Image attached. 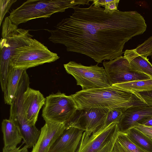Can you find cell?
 Instances as JSON below:
<instances>
[{
	"instance_id": "6da1fadb",
	"label": "cell",
	"mask_w": 152,
	"mask_h": 152,
	"mask_svg": "<svg viewBox=\"0 0 152 152\" xmlns=\"http://www.w3.org/2000/svg\"><path fill=\"white\" fill-rule=\"evenodd\" d=\"M79 5L63 19L54 29H45L51 34L49 40L65 45L67 51L84 54L98 63L121 56L125 44L143 34L147 25L136 11L106 13L104 8L93 4L88 7Z\"/></svg>"
},
{
	"instance_id": "7a4b0ae2",
	"label": "cell",
	"mask_w": 152,
	"mask_h": 152,
	"mask_svg": "<svg viewBox=\"0 0 152 152\" xmlns=\"http://www.w3.org/2000/svg\"><path fill=\"white\" fill-rule=\"evenodd\" d=\"M78 109L91 108H129L147 105L137 93L112 85L110 87L81 90L71 95Z\"/></svg>"
},
{
	"instance_id": "3957f363",
	"label": "cell",
	"mask_w": 152,
	"mask_h": 152,
	"mask_svg": "<svg viewBox=\"0 0 152 152\" xmlns=\"http://www.w3.org/2000/svg\"><path fill=\"white\" fill-rule=\"evenodd\" d=\"M90 0H29L13 9L8 18L17 25L39 18H46L53 14L82 5H90Z\"/></svg>"
},
{
	"instance_id": "277c9868",
	"label": "cell",
	"mask_w": 152,
	"mask_h": 152,
	"mask_svg": "<svg viewBox=\"0 0 152 152\" xmlns=\"http://www.w3.org/2000/svg\"><path fill=\"white\" fill-rule=\"evenodd\" d=\"M0 41V81L2 91L5 89L10 72L13 67L11 59L15 50L30 42L33 36L28 30L18 28L8 17L3 23Z\"/></svg>"
},
{
	"instance_id": "5b68a950",
	"label": "cell",
	"mask_w": 152,
	"mask_h": 152,
	"mask_svg": "<svg viewBox=\"0 0 152 152\" xmlns=\"http://www.w3.org/2000/svg\"><path fill=\"white\" fill-rule=\"evenodd\" d=\"M60 58L47 47L34 39L15 50L11 59L13 68L26 70L46 63L54 62Z\"/></svg>"
},
{
	"instance_id": "8992f818",
	"label": "cell",
	"mask_w": 152,
	"mask_h": 152,
	"mask_svg": "<svg viewBox=\"0 0 152 152\" xmlns=\"http://www.w3.org/2000/svg\"><path fill=\"white\" fill-rule=\"evenodd\" d=\"M78 109L71 95L67 96L59 91L46 97L42 116L45 122L65 125L72 120Z\"/></svg>"
},
{
	"instance_id": "52a82bcc",
	"label": "cell",
	"mask_w": 152,
	"mask_h": 152,
	"mask_svg": "<svg viewBox=\"0 0 152 152\" xmlns=\"http://www.w3.org/2000/svg\"><path fill=\"white\" fill-rule=\"evenodd\" d=\"M64 66L66 72L75 79L77 85L81 87L82 90L111 86L104 68L99 66L97 64L87 66L72 61Z\"/></svg>"
},
{
	"instance_id": "ba28073f",
	"label": "cell",
	"mask_w": 152,
	"mask_h": 152,
	"mask_svg": "<svg viewBox=\"0 0 152 152\" xmlns=\"http://www.w3.org/2000/svg\"><path fill=\"white\" fill-rule=\"evenodd\" d=\"M118 131V123H113L94 132L84 131L75 152H113Z\"/></svg>"
},
{
	"instance_id": "9c48e42d",
	"label": "cell",
	"mask_w": 152,
	"mask_h": 152,
	"mask_svg": "<svg viewBox=\"0 0 152 152\" xmlns=\"http://www.w3.org/2000/svg\"><path fill=\"white\" fill-rule=\"evenodd\" d=\"M45 100L46 98L39 90L29 87L19 101L15 117L12 120H24L35 125L39 111Z\"/></svg>"
},
{
	"instance_id": "30bf717a",
	"label": "cell",
	"mask_w": 152,
	"mask_h": 152,
	"mask_svg": "<svg viewBox=\"0 0 152 152\" xmlns=\"http://www.w3.org/2000/svg\"><path fill=\"white\" fill-rule=\"evenodd\" d=\"M107 108H91L78 109L65 126H72L84 131L93 132L105 126Z\"/></svg>"
},
{
	"instance_id": "8fae6325",
	"label": "cell",
	"mask_w": 152,
	"mask_h": 152,
	"mask_svg": "<svg viewBox=\"0 0 152 152\" xmlns=\"http://www.w3.org/2000/svg\"><path fill=\"white\" fill-rule=\"evenodd\" d=\"M152 117V105L133 106L127 108L118 123L119 131L125 132Z\"/></svg>"
},
{
	"instance_id": "7c38bea8",
	"label": "cell",
	"mask_w": 152,
	"mask_h": 152,
	"mask_svg": "<svg viewBox=\"0 0 152 152\" xmlns=\"http://www.w3.org/2000/svg\"><path fill=\"white\" fill-rule=\"evenodd\" d=\"M65 129V125L63 123L45 122L31 152H48Z\"/></svg>"
},
{
	"instance_id": "4fadbf2b",
	"label": "cell",
	"mask_w": 152,
	"mask_h": 152,
	"mask_svg": "<svg viewBox=\"0 0 152 152\" xmlns=\"http://www.w3.org/2000/svg\"><path fill=\"white\" fill-rule=\"evenodd\" d=\"M84 131L72 126L65 127L48 152H75Z\"/></svg>"
},
{
	"instance_id": "5bb4252c",
	"label": "cell",
	"mask_w": 152,
	"mask_h": 152,
	"mask_svg": "<svg viewBox=\"0 0 152 152\" xmlns=\"http://www.w3.org/2000/svg\"><path fill=\"white\" fill-rule=\"evenodd\" d=\"M124 53L132 70L144 73L152 79V64L147 57L139 55L134 49L126 50Z\"/></svg>"
},
{
	"instance_id": "9a60e30c",
	"label": "cell",
	"mask_w": 152,
	"mask_h": 152,
	"mask_svg": "<svg viewBox=\"0 0 152 152\" xmlns=\"http://www.w3.org/2000/svg\"><path fill=\"white\" fill-rule=\"evenodd\" d=\"M4 147L13 148L17 147L23 139L14 121L11 119L3 120L1 123Z\"/></svg>"
},
{
	"instance_id": "2e32d148",
	"label": "cell",
	"mask_w": 152,
	"mask_h": 152,
	"mask_svg": "<svg viewBox=\"0 0 152 152\" xmlns=\"http://www.w3.org/2000/svg\"><path fill=\"white\" fill-rule=\"evenodd\" d=\"M24 70L13 67L11 69L4 92L5 104L11 105Z\"/></svg>"
},
{
	"instance_id": "e0dca14e",
	"label": "cell",
	"mask_w": 152,
	"mask_h": 152,
	"mask_svg": "<svg viewBox=\"0 0 152 152\" xmlns=\"http://www.w3.org/2000/svg\"><path fill=\"white\" fill-rule=\"evenodd\" d=\"M126 132L130 140L136 145L148 152H152V138L135 127Z\"/></svg>"
},
{
	"instance_id": "ac0fdd59",
	"label": "cell",
	"mask_w": 152,
	"mask_h": 152,
	"mask_svg": "<svg viewBox=\"0 0 152 152\" xmlns=\"http://www.w3.org/2000/svg\"><path fill=\"white\" fill-rule=\"evenodd\" d=\"M113 152H148L133 143L126 132L118 131Z\"/></svg>"
},
{
	"instance_id": "d6986e66",
	"label": "cell",
	"mask_w": 152,
	"mask_h": 152,
	"mask_svg": "<svg viewBox=\"0 0 152 152\" xmlns=\"http://www.w3.org/2000/svg\"><path fill=\"white\" fill-rule=\"evenodd\" d=\"M29 79L28 75L26 70H25L20 80L14 98L10 105L9 119H13L15 118L19 101L24 93L29 87Z\"/></svg>"
},
{
	"instance_id": "ffe728a7",
	"label": "cell",
	"mask_w": 152,
	"mask_h": 152,
	"mask_svg": "<svg viewBox=\"0 0 152 152\" xmlns=\"http://www.w3.org/2000/svg\"><path fill=\"white\" fill-rule=\"evenodd\" d=\"M113 85L133 93L147 91L152 90V79L122 83Z\"/></svg>"
},
{
	"instance_id": "44dd1931",
	"label": "cell",
	"mask_w": 152,
	"mask_h": 152,
	"mask_svg": "<svg viewBox=\"0 0 152 152\" xmlns=\"http://www.w3.org/2000/svg\"><path fill=\"white\" fill-rule=\"evenodd\" d=\"M128 108L117 107L110 109L107 114L104 126L113 123H118L124 113Z\"/></svg>"
},
{
	"instance_id": "7402d4cb",
	"label": "cell",
	"mask_w": 152,
	"mask_h": 152,
	"mask_svg": "<svg viewBox=\"0 0 152 152\" xmlns=\"http://www.w3.org/2000/svg\"><path fill=\"white\" fill-rule=\"evenodd\" d=\"M140 55L145 57L152 54V36L134 49Z\"/></svg>"
},
{
	"instance_id": "603a6c76",
	"label": "cell",
	"mask_w": 152,
	"mask_h": 152,
	"mask_svg": "<svg viewBox=\"0 0 152 152\" xmlns=\"http://www.w3.org/2000/svg\"><path fill=\"white\" fill-rule=\"evenodd\" d=\"M17 1L16 0H0V25L7 13L9 12L11 6Z\"/></svg>"
},
{
	"instance_id": "cb8c5ba5",
	"label": "cell",
	"mask_w": 152,
	"mask_h": 152,
	"mask_svg": "<svg viewBox=\"0 0 152 152\" xmlns=\"http://www.w3.org/2000/svg\"><path fill=\"white\" fill-rule=\"evenodd\" d=\"M120 0H112L104 6V11L106 13H113L118 10V4Z\"/></svg>"
},
{
	"instance_id": "d4e9b609",
	"label": "cell",
	"mask_w": 152,
	"mask_h": 152,
	"mask_svg": "<svg viewBox=\"0 0 152 152\" xmlns=\"http://www.w3.org/2000/svg\"><path fill=\"white\" fill-rule=\"evenodd\" d=\"M137 93L147 104L152 105V90Z\"/></svg>"
},
{
	"instance_id": "484cf974",
	"label": "cell",
	"mask_w": 152,
	"mask_h": 152,
	"mask_svg": "<svg viewBox=\"0 0 152 152\" xmlns=\"http://www.w3.org/2000/svg\"><path fill=\"white\" fill-rule=\"evenodd\" d=\"M134 127L152 138V127H147L138 124Z\"/></svg>"
},
{
	"instance_id": "4316f807",
	"label": "cell",
	"mask_w": 152,
	"mask_h": 152,
	"mask_svg": "<svg viewBox=\"0 0 152 152\" xmlns=\"http://www.w3.org/2000/svg\"><path fill=\"white\" fill-rule=\"evenodd\" d=\"M112 0H93V4L96 6H104L107 3L111 2Z\"/></svg>"
},
{
	"instance_id": "83f0119b",
	"label": "cell",
	"mask_w": 152,
	"mask_h": 152,
	"mask_svg": "<svg viewBox=\"0 0 152 152\" xmlns=\"http://www.w3.org/2000/svg\"><path fill=\"white\" fill-rule=\"evenodd\" d=\"M139 124L147 127H152V117L143 121Z\"/></svg>"
},
{
	"instance_id": "f1b7e54d",
	"label": "cell",
	"mask_w": 152,
	"mask_h": 152,
	"mask_svg": "<svg viewBox=\"0 0 152 152\" xmlns=\"http://www.w3.org/2000/svg\"><path fill=\"white\" fill-rule=\"evenodd\" d=\"M20 149V147L13 148H7L4 147L3 152H19Z\"/></svg>"
},
{
	"instance_id": "f546056e",
	"label": "cell",
	"mask_w": 152,
	"mask_h": 152,
	"mask_svg": "<svg viewBox=\"0 0 152 152\" xmlns=\"http://www.w3.org/2000/svg\"><path fill=\"white\" fill-rule=\"evenodd\" d=\"M28 148L25 145L24 147L20 149L19 152H28Z\"/></svg>"
},
{
	"instance_id": "4dcf8cb0",
	"label": "cell",
	"mask_w": 152,
	"mask_h": 152,
	"mask_svg": "<svg viewBox=\"0 0 152 152\" xmlns=\"http://www.w3.org/2000/svg\"><path fill=\"white\" fill-rule=\"evenodd\" d=\"M151 56H152L151 58H152V54Z\"/></svg>"
}]
</instances>
